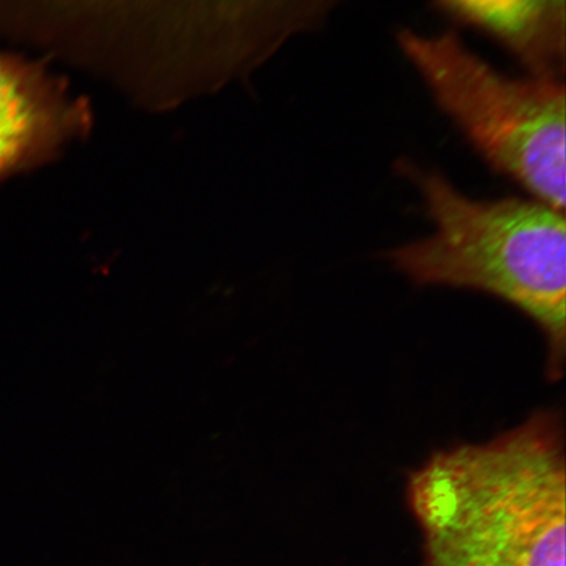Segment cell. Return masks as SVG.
Masks as SVG:
<instances>
[{
    "label": "cell",
    "mask_w": 566,
    "mask_h": 566,
    "mask_svg": "<svg viewBox=\"0 0 566 566\" xmlns=\"http://www.w3.org/2000/svg\"><path fill=\"white\" fill-rule=\"evenodd\" d=\"M565 476L555 410L433 452L407 481L424 566H565Z\"/></svg>",
    "instance_id": "cell-1"
},
{
    "label": "cell",
    "mask_w": 566,
    "mask_h": 566,
    "mask_svg": "<svg viewBox=\"0 0 566 566\" xmlns=\"http://www.w3.org/2000/svg\"><path fill=\"white\" fill-rule=\"evenodd\" d=\"M396 171L420 193L428 238L387 253L419 286L473 290L521 311L542 331L547 378H563L566 352L565 212L525 197L476 200L440 169L399 159Z\"/></svg>",
    "instance_id": "cell-2"
},
{
    "label": "cell",
    "mask_w": 566,
    "mask_h": 566,
    "mask_svg": "<svg viewBox=\"0 0 566 566\" xmlns=\"http://www.w3.org/2000/svg\"><path fill=\"white\" fill-rule=\"evenodd\" d=\"M431 98L494 172L565 212V81L511 76L470 51L455 31L396 32Z\"/></svg>",
    "instance_id": "cell-3"
},
{
    "label": "cell",
    "mask_w": 566,
    "mask_h": 566,
    "mask_svg": "<svg viewBox=\"0 0 566 566\" xmlns=\"http://www.w3.org/2000/svg\"><path fill=\"white\" fill-rule=\"evenodd\" d=\"M88 127V105L44 62L0 51V184L46 165Z\"/></svg>",
    "instance_id": "cell-4"
},
{
    "label": "cell",
    "mask_w": 566,
    "mask_h": 566,
    "mask_svg": "<svg viewBox=\"0 0 566 566\" xmlns=\"http://www.w3.org/2000/svg\"><path fill=\"white\" fill-rule=\"evenodd\" d=\"M505 49L530 75L564 77L566 0H431Z\"/></svg>",
    "instance_id": "cell-5"
},
{
    "label": "cell",
    "mask_w": 566,
    "mask_h": 566,
    "mask_svg": "<svg viewBox=\"0 0 566 566\" xmlns=\"http://www.w3.org/2000/svg\"><path fill=\"white\" fill-rule=\"evenodd\" d=\"M53 21L74 11H242L258 51L272 54L293 35L315 31L344 0H21Z\"/></svg>",
    "instance_id": "cell-6"
}]
</instances>
